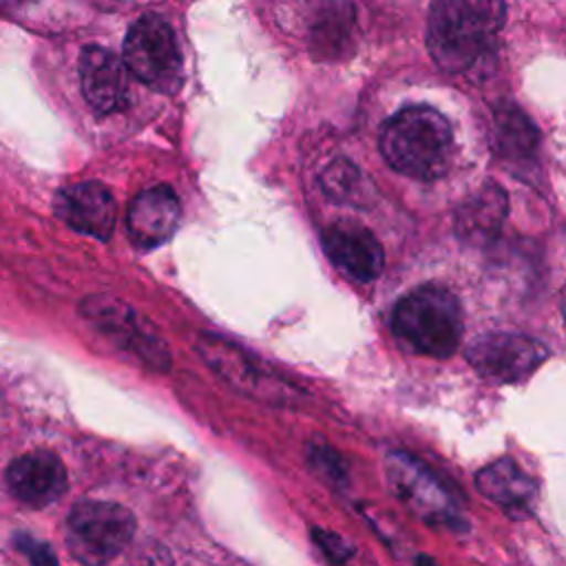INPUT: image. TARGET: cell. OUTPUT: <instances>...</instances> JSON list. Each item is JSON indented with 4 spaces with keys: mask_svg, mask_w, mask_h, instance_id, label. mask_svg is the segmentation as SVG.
<instances>
[{
    "mask_svg": "<svg viewBox=\"0 0 566 566\" xmlns=\"http://www.w3.org/2000/svg\"><path fill=\"white\" fill-rule=\"evenodd\" d=\"M84 314L99 325L111 338L119 340L126 349L135 352L139 358L146 360V365L155 369H168L170 356L159 338H155L148 329L142 327L137 316L122 305L117 298H91L84 305Z\"/></svg>",
    "mask_w": 566,
    "mask_h": 566,
    "instance_id": "obj_12",
    "label": "cell"
},
{
    "mask_svg": "<svg viewBox=\"0 0 566 566\" xmlns=\"http://www.w3.org/2000/svg\"><path fill=\"white\" fill-rule=\"evenodd\" d=\"M493 139L500 157L528 161L535 155L539 135L528 115L515 104H500L493 111Z\"/></svg>",
    "mask_w": 566,
    "mask_h": 566,
    "instance_id": "obj_17",
    "label": "cell"
},
{
    "mask_svg": "<svg viewBox=\"0 0 566 566\" xmlns=\"http://www.w3.org/2000/svg\"><path fill=\"white\" fill-rule=\"evenodd\" d=\"M15 546L29 557L31 566H57V557H55L53 548L46 542H40L31 535L18 533L15 535Z\"/></svg>",
    "mask_w": 566,
    "mask_h": 566,
    "instance_id": "obj_20",
    "label": "cell"
},
{
    "mask_svg": "<svg viewBox=\"0 0 566 566\" xmlns=\"http://www.w3.org/2000/svg\"><path fill=\"white\" fill-rule=\"evenodd\" d=\"M7 484L20 502L29 506H46L66 491L69 478L55 453L31 451L9 464Z\"/></svg>",
    "mask_w": 566,
    "mask_h": 566,
    "instance_id": "obj_13",
    "label": "cell"
},
{
    "mask_svg": "<svg viewBox=\"0 0 566 566\" xmlns=\"http://www.w3.org/2000/svg\"><path fill=\"white\" fill-rule=\"evenodd\" d=\"M469 365L495 382H520L528 378L546 358L548 347L524 334H484L467 347Z\"/></svg>",
    "mask_w": 566,
    "mask_h": 566,
    "instance_id": "obj_7",
    "label": "cell"
},
{
    "mask_svg": "<svg viewBox=\"0 0 566 566\" xmlns=\"http://www.w3.org/2000/svg\"><path fill=\"white\" fill-rule=\"evenodd\" d=\"M55 212L73 230L95 239H108L115 228L117 203L104 184L82 181L57 192Z\"/></svg>",
    "mask_w": 566,
    "mask_h": 566,
    "instance_id": "obj_10",
    "label": "cell"
},
{
    "mask_svg": "<svg viewBox=\"0 0 566 566\" xmlns=\"http://www.w3.org/2000/svg\"><path fill=\"white\" fill-rule=\"evenodd\" d=\"M128 69L122 57L102 46H86L80 57V82L86 102L99 113H115L128 104Z\"/></svg>",
    "mask_w": 566,
    "mask_h": 566,
    "instance_id": "obj_11",
    "label": "cell"
},
{
    "mask_svg": "<svg viewBox=\"0 0 566 566\" xmlns=\"http://www.w3.org/2000/svg\"><path fill=\"white\" fill-rule=\"evenodd\" d=\"M314 539H316V544L321 546V551L325 553V557L332 564H345L354 555V546L347 539H343L340 535L332 533V531L314 528Z\"/></svg>",
    "mask_w": 566,
    "mask_h": 566,
    "instance_id": "obj_19",
    "label": "cell"
},
{
    "mask_svg": "<svg viewBox=\"0 0 566 566\" xmlns=\"http://www.w3.org/2000/svg\"><path fill=\"white\" fill-rule=\"evenodd\" d=\"M323 245L332 263L354 281L369 283L382 272V245L360 223L338 221L329 226L323 234Z\"/></svg>",
    "mask_w": 566,
    "mask_h": 566,
    "instance_id": "obj_9",
    "label": "cell"
},
{
    "mask_svg": "<svg viewBox=\"0 0 566 566\" xmlns=\"http://www.w3.org/2000/svg\"><path fill=\"white\" fill-rule=\"evenodd\" d=\"M321 186L327 197L336 201L354 203L363 195V175L354 164L338 159L325 168L321 177Z\"/></svg>",
    "mask_w": 566,
    "mask_h": 566,
    "instance_id": "obj_18",
    "label": "cell"
},
{
    "mask_svg": "<svg viewBox=\"0 0 566 566\" xmlns=\"http://www.w3.org/2000/svg\"><path fill=\"white\" fill-rule=\"evenodd\" d=\"M453 150V130L447 117L424 104L394 113L380 133V153L400 175L436 179L447 172Z\"/></svg>",
    "mask_w": 566,
    "mask_h": 566,
    "instance_id": "obj_2",
    "label": "cell"
},
{
    "mask_svg": "<svg viewBox=\"0 0 566 566\" xmlns=\"http://www.w3.org/2000/svg\"><path fill=\"white\" fill-rule=\"evenodd\" d=\"M199 352L201 358H206V363L239 391L272 405L290 402L292 391L283 382V378H279L270 369H261L259 363L248 358L241 349L226 343L223 338L203 336L199 340Z\"/></svg>",
    "mask_w": 566,
    "mask_h": 566,
    "instance_id": "obj_8",
    "label": "cell"
},
{
    "mask_svg": "<svg viewBox=\"0 0 566 566\" xmlns=\"http://www.w3.org/2000/svg\"><path fill=\"white\" fill-rule=\"evenodd\" d=\"M387 480L394 493L422 522L440 528H464V515L453 493L418 458L394 451L387 455Z\"/></svg>",
    "mask_w": 566,
    "mask_h": 566,
    "instance_id": "obj_6",
    "label": "cell"
},
{
    "mask_svg": "<svg viewBox=\"0 0 566 566\" xmlns=\"http://www.w3.org/2000/svg\"><path fill=\"white\" fill-rule=\"evenodd\" d=\"M135 535V517L115 502H77L66 520V546L84 566H104L117 557Z\"/></svg>",
    "mask_w": 566,
    "mask_h": 566,
    "instance_id": "obj_4",
    "label": "cell"
},
{
    "mask_svg": "<svg viewBox=\"0 0 566 566\" xmlns=\"http://www.w3.org/2000/svg\"><path fill=\"white\" fill-rule=\"evenodd\" d=\"M391 329L413 352L449 358L455 354L464 332L462 310L447 287L422 285L396 303Z\"/></svg>",
    "mask_w": 566,
    "mask_h": 566,
    "instance_id": "obj_3",
    "label": "cell"
},
{
    "mask_svg": "<svg viewBox=\"0 0 566 566\" xmlns=\"http://www.w3.org/2000/svg\"><path fill=\"white\" fill-rule=\"evenodd\" d=\"M122 60L130 75L161 93H175L184 80L175 31L159 15H142L128 29Z\"/></svg>",
    "mask_w": 566,
    "mask_h": 566,
    "instance_id": "obj_5",
    "label": "cell"
},
{
    "mask_svg": "<svg viewBox=\"0 0 566 566\" xmlns=\"http://www.w3.org/2000/svg\"><path fill=\"white\" fill-rule=\"evenodd\" d=\"M416 566H440V564L431 555H418Z\"/></svg>",
    "mask_w": 566,
    "mask_h": 566,
    "instance_id": "obj_21",
    "label": "cell"
},
{
    "mask_svg": "<svg viewBox=\"0 0 566 566\" xmlns=\"http://www.w3.org/2000/svg\"><path fill=\"white\" fill-rule=\"evenodd\" d=\"M506 7L495 0H442L429 11L427 46L451 75L484 80L495 66Z\"/></svg>",
    "mask_w": 566,
    "mask_h": 566,
    "instance_id": "obj_1",
    "label": "cell"
},
{
    "mask_svg": "<svg viewBox=\"0 0 566 566\" xmlns=\"http://www.w3.org/2000/svg\"><path fill=\"white\" fill-rule=\"evenodd\" d=\"M179 219L181 206L168 186L142 190L128 206V237L137 248H157L168 237H172Z\"/></svg>",
    "mask_w": 566,
    "mask_h": 566,
    "instance_id": "obj_14",
    "label": "cell"
},
{
    "mask_svg": "<svg viewBox=\"0 0 566 566\" xmlns=\"http://www.w3.org/2000/svg\"><path fill=\"white\" fill-rule=\"evenodd\" d=\"M506 212H509L506 192L497 184H486L480 192H475L467 203L458 208V214H455L458 237L473 245H486L500 234Z\"/></svg>",
    "mask_w": 566,
    "mask_h": 566,
    "instance_id": "obj_16",
    "label": "cell"
},
{
    "mask_svg": "<svg viewBox=\"0 0 566 566\" xmlns=\"http://www.w3.org/2000/svg\"><path fill=\"white\" fill-rule=\"evenodd\" d=\"M559 310H562V316H564V325H566V287L562 290V298H559Z\"/></svg>",
    "mask_w": 566,
    "mask_h": 566,
    "instance_id": "obj_22",
    "label": "cell"
},
{
    "mask_svg": "<svg viewBox=\"0 0 566 566\" xmlns=\"http://www.w3.org/2000/svg\"><path fill=\"white\" fill-rule=\"evenodd\" d=\"M478 491L504 511L524 513L531 509L537 486L533 478L511 458L495 460L475 473Z\"/></svg>",
    "mask_w": 566,
    "mask_h": 566,
    "instance_id": "obj_15",
    "label": "cell"
}]
</instances>
